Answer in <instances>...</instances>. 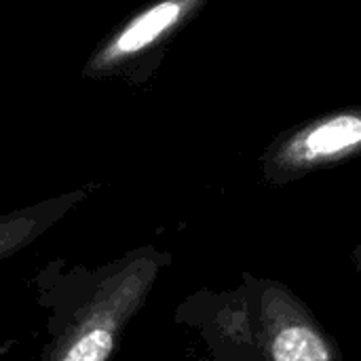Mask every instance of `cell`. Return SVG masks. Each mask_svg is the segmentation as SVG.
Returning a JSON list of instances; mask_svg holds the SVG:
<instances>
[{
  "instance_id": "obj_3",
  "label": "cell",
  "mask_w": 361,
  "mask_h": 361,
  "mask_svg": "<svg viewBox=\"0 0 361 361\" xmlns=\"http://www.w3.org/2000/svg\"><path fill=\"white\" fill-rule=\"evenodd\" d=\"M357 157H361V104H353L277 133L260 154V173L264 184L281 188Z\"/></svg>"
},
{
  "instance_id": "obj_4",
  "label": "cell",
  "mask_w": 361,
  "mask_h": 361,
  "mask_svg": "<svg viewBox=\"0 0 361 361\" xmlns=\"http://www.w3.org/2000/svg\"><path fill=\"white\" fill-rule=\"evenodd\" d=\"M34 224L30 220L15 224H0V262L34 239Z\"/></svg>"
},
{
  "instance_id": "obj_5",
  "label": "cell",
  "mask_w": 361,
  "mask_h": 361,
  "mask_svg": "<svg viewBox=\"0 0 361 361\" xmlns=\"http://www.w3.org/2000/svg\"><path fill=\"white\" fill-rule=\"evenodd\" d=\"M15 343L13 341H6V338H0V361L4 360L11 351H13Z\"/></svg>"
},
{
  "instance_id": "obj_1",
  "label": "cell",
  "mask_w": 361,
  "mask_h": 361,
  "mask_svg": "<svg viewBox=\"0 0 361 361\" xmlns=\"http://www.w3.org/2000/svg\"><path fill=\"white\" fill-rule=\"evenodd\" d=\"M169 264L167 252L146 245L95 269L53 260L36 271L32 290L44 317L38 361H112Z\"/></svg>"
},
{
  "instance_id": "obj_6",
  "label": "cell",
  "mask_w": 361,
  "mask_h": 361,
  "mask_svg": "<svg viewBox=\"0 0 361 361\" xmlns=\"http://www.w3.org/2000/svg\"><path fill=\"white\" fill-rule=\"evenodd\" d=\"M353 267H355V271L361 275V243L353 250Z\"/></svg>"
},
{
  "instance_id": "obj_2",
  "label": "cell",
  "mask_w": 361,
  "mask_h": 361,
  "mask_svg": "<svg viewBox=\"0 0 361 361\" xmlns=\"http://www.w3.org/2000/svg\"><path fill=\"white\" fill-rule=\"evenodd\" d=\"M176 322L197 330L209 361H343L332 334L292 290L250 273L233 290L190 294Z\"/></svg>"
}]
</instances>
